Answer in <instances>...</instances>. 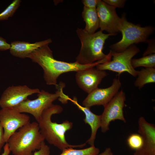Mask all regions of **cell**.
I'll use <instances>...</instances> for the list:
<instances>
[{
	"instance_id": "8",
	"label": "cell",
	"mask_w": 155,
	"mask_h": 155,
	"mask_svg": "<svg viewBox=\"0 0 155 155\" xmlns=\"http://www.w3.org/2000/svg\"><path fill=\"white\" fill-rule=\"evenodd\" d=\"M125 100V93L121 90L104 107V111L101 115L100 127L102 133H105L109 130V125L112 121L118 120L126 123L123 111Z\"/></svg>"
},
{
	"instance_id": "1",
	"label": "cell",
	"mask_w": 155,
	"mask_h": 155,
	"mask_svg": "<svg viewBox=\"0 0 155 155\" xmlns=\"http://www.w3.org/2000/svg\"><path fill=\"white\" fill-rule=\"evenodd\" d=\"M48 44L44 45L29 55L27 58L37 63L44 71L43 77L47 84L57 85V79L61 74L70 71L77 72L95 67L97 65L106 61L105 59L92 64L83 65L77 62L69 63L57 60L54 58L53 51Z\"/></svg>"
},
{
	"instance_id": "15",
	"label": "cell",
	"mask_w": 155,
	"mask_h": 155,
	"mask_svg": "<svg viewBox=\"0 0 155 155\" xmlns=\"http://www.w3.org/2000/svg\"><path fill=\"white\" fill-rule=\"evenodd\" d=\"M69 100L75 104L78 108L82 111L85 115L84 120L85 123L88 124L90 127L91 132L89 139L86 142L90 146H94L97 131L101 126V115H96L92 113L88 107L82 106L78 103L77 98L74 97L73 99L69 98Z\"/></svg>"
},
{
	"instance_id": "13",
	"label": "cell",
	"mask_w": 155,
	"mask_h": 155,
	"mask_svg": "<svg viewBox=\"0 0 155 155\" xmlns=\"http://www.w3.org/2000/svg\"><path fill=\"white\" fill-rule=\"evenodd\" d=\"M76 72L75 78L78 85L88 94L98 88L103 79L107 75L106 71L95 67Z\"/></svg>"
},
{
	"instance_id": "9",
	"label": "cell",
	"mask_w": 155,
	"mask_h": 155,
	"mask_svg": "<svg viewBox=\"0 0 155 155\" xmlns=\"http://www.w3.org/2000/svg\"><path fill=\"white\" fill-rule=\"evenodd\" d=\"M29 122V116L13 108L0 110V123L3 129V138L6 143L18 129Z\"/></svg>"
},
{
	"instance_id": "20",
	"label": "cell",
	"mask_w": 155,
	"mask_h": 155,
	"mask_svg": "<svg viewBox=\"0 0 155 155\" xmlns=\"http://www.w3.org/2000/svg\"><path fill=\"white\" fill-rule=\"evenodd\" d=\"M131 64L134 69L139 67L155 68V54L143 56L138 59H132Z\"/></svg>"
},
{
	"instance_id": "2",
	"label": "cell",
	"mask_w": 155,
	"mask_h": 155,
	"mask_svg": "<svg viewBox=\"0 0 155 155\" xmlns=\"http://www.w3.org/2000/svg\"><path fill=\"white\" fill-rule=\"evenodd\" d=\"M63 111L61 106L53 104L43 111L38 123L41 134L49 144L62 151L69 148H82L86 145V142L80 145H72L68 143L66 140L65 134L72 128V122L66 120L61 123H58L51 121L53 115L60 113Z\"/></svg>"
},
{
	"instance_id": "10",
	"label": "cell",
	"mask_w": 155,
	"mask_h": 155,
	"mask_svg": "<svg viewBox=\"0 0 155 155\" xmlns=\"http://www.w3.org/2000/svg\"><path fill=\"white\" fill-rule=\"evenodd\" d=\"M116 8L99 0L96 11L99 21L100 30H105L112 36L119 32L121 18L117 14Z\"/></svg>"
},
{
	"instance_id": "24",
	"label": "cell",
	"mask_w": 155,
	"mask_h": 155,
	"mask_svg": "<svg viewBox=\"0 0 155 155\" xmlns=\"http://www.w3.org/2000/svg\"><path fill=\"white\" fill-rule=\"evenodd\" d=\"M102 1L106 4L115 8H123L126 0H103Z\"/></svg>"
},
{
	"instance_id": "18",
	"label": "cell",
	"mask_w": 155,
	"mask_h": 155,
	"mask_svg": "<svg viewBox=\"0 0 155 155\" xmlns=\"http://www.w3.org/2000/svg\"><path fill=\"white\" fill-rule=\"evenodd\" d=\"M137 78L134 83L135 87L140 89L148 83L155 82V68H143L137 71Z\"/></svg>"
},
{
	"instance_id": "29",
	"label": "cell",
	"mask_w": 155,
	"mask_h": 155,
	"mask_svg": "<svg viewBox=\"0 0 155 155\" xmlns=\"http://www.w3.org/2000/svg\"><path fill=\"white\" fill-rule=\"evenodd\" d=\"M11 152L7 143L3 146V151L1 155H9Z\"/></svg>"
},
{
	"instance_id": "27",
	"label": "cell",
	"mask_w": 155,
	"mask_h": 155,
	"mask_svg": "<svg viewBox=\"0 0 155 155\" xmlns=\"http://www.w3.org/2000/svg\"><path fill=\"white\" fill-rule=\"evenodd\" d=\"M149 45L147 49L144 52L143 56H145L149 55L155 53V47L154 45V43H152L151 42V45Z\"/></svg>"
},
{
	"instance_id": "28",
	"label": "cell",
	"mask_w": 155,
	"mask_h": 155,
	"mask_svg": "<svg viewBox=\"0 0 155 155\" xmlns=\"http://www.w3.org/2000/svg\"><path fill=\"white\" fill-rule=\"evenodd\" d=\"M3 134V129L0 123V153L5 143H6L4 140Z\"/></svg>"
},
{
	"instance_id": "6",
	"label": "cell",
	"mask_w": 155,
	"mask_h": 155,
	"mask_svg": "<svg viewBox=\"0 0 155 155\" xmlns=\"http://www.w3.org/2000/svg\"><path fill=\"white\" fill-rule=\"evenodd\" d=\"M119 31L122 34L121 40L110 46L113 51L123 52L134 44L140 42H148L147 39L154 32V28L150 26L142 27L140 25L127 21L125 15L121 18Z\"/></svg>"
},
{
	"instance_id": "30",
	"label": "cell",
	"mask_w": 155,
	"mask_h": 155,
	"mask_svg": "<svg viewBox=\"0 0 155 155\" xmlns=\"http://www.w3.org/2000/svg\"><path fill=\"white\" fill-rule=\"evenodd\" d=\"M98 155H114L111 148L108 147L106 148L102 152Z\"/></svg>"
},
{
	"instance_id": "19",
	"label": "cell",
	"mask_w": 155,
	"mask_h": 155,
	"mask_svg": "<svg viewBox=\"0 0 155 155\" xmlns=\"http://www.w3.org/2000/svg\"><path fill=\"white\" fill-rule=\"evenodd\" d=\"M100 152L99 149L94 146L79 150L69 148L62 150L61 153L59 155H98Z\"/></svg>"
},
{
	"instance_id": "5",
	"label": "cell",
	"mask_w": 155,
	"mask_h": 155,
	"mask_svg": "<svg viewBox=\"0 0 155 155\" xmlns=\"http://www.w3.org/2000/svg\"><path fill=\"white\" fill-rule=\"evenodd\" d=\"M65 86V84L62 82L57 84L55 86L57 90L55 93H50L42 90L38 93V97L36 99L30 100L27 99L13 108L20 113L32 115L38 123L43 111L51 106L53 102L58 98L62 103L66 102L67 96L63 91Z\"/></svg>"
},
{
	"instance_id": "25",
	"label": "cell",
	"mask_w": 155,
	"mask_h": 155,
	"mask_svg": "<svg viewBox=\"0 0 155 155\" xmlns=\"http://www.w3.org/2000/svg\"><path fill=\"white\" fill-rule=\"evenodd\" d=\"M99 0H83L82 2L84 7L92 9H96Z\"/></svg>"
},
{
	"instance_id": "22",
	"label": "cell",
	"mask_w": 155,
	"mask_h": 155,
	"mask_svg": "<svg viewBox=\"0 0 155 155\" xmlns=\"http://www.w3.org/2000/svg\"><path fill=\"white\" fill-rule=\"evenodd\" d=\"M127 142L129 147L135 150L140 148L143 144L141 136L137 133H133L130 135L127 139Z\"/></svg>"
},
{
	"instance_id": "31",
	"label": "cell",
	"mask_w": 155,
	"mask_h": 155,
	"mask_svg": "<svg viewBox=\"0 0 155 155\" xmlns=\"http://www.w3.org/2000/svg\"><path fill=\"white\" fill-rule=\"evenodd\" d=\"M133 155H134L133 154Z\"/></svg>"
},
{
	"instance_id": "12",
	"label": "cell",
	"mask_w": 155,
	"mask_h": 155,
	"mask_svg": "<svg viewBox=\"0 0 155 155\" xmlns=\"http://www.w3.org/2000/svg\"><path fill=\"white\" fill-rule=\"evenodd\" d=\"M121 84L119 79L115 78L111 85L106 88H98L90 93L82 102L83 106L90 108L97 105L104 107L119 91Z\"/></svg>"
},
{
	"instance_id": "3",
	"label": "cell",
	"mask_w": 155,
	"mask_h": 155,
	"mask_svg": "<svg viewBox=\"0 0 155 155\" xmlns=\"http://www.w3.org/2000/svg\"><path fill=\"white\" fill-rule=\"evenodd\" d=\"M44 139L37 122H29L19 128L9 138L7 143L13 155H33L41 148Z\"/></svg>"
},
{
	"instance_id": "11",
	"label": "cell",
	"mask_w": 155,
	"mask_h": 155,
	"mask_svg": "<svg viewBox=\"0 0 155 155\" xmlns=\"http://www.w3.org/2000/svg\"><path fill=\"white\" fill-rule=\"evenodd\" d=\"M38 88L32 89L26 85L12 86L8 87L0 98L1 108H14L33 94L38 93Z\"/></svg>"
},
{
	"instance_id": "16",
	"label": "cell",
	"mask_w": 155,
	"mask_h": 155,
	"mask_svg": "<svg viewBox=\"0 0 155 155\" xmlns=\"http://www.w3.org/2000/svg\"><path fill=\"white\" fill-rule=\"evenodd\" d=\"M52 42L51 38L34 43L15 41L10 44V52L12 55L20 58H26L30 54L39 48Z\"/></svg>"
},
{
	"instance_id": "23",
	"label": "cell",
	"mask_w": 155,
	"mask_h": 155,
	"mask_svg": "<svg viewBox=\"0 0 155 155\" xmlns=\"http://www.w3.org/2000/svg\"><path fill=\"white\" fill-rule=\"evenodd\" d=\"M50 148L44 141L42 142L40 148L35 151L33 155H50Z\"/></svg>"
},
{
	"instance_id": "7",
	"label": "cell",
	"mask_w": 155,
	"mask_h": 155,
	"mask_svg": "<svg viewBox=\"0 0 155 155\" xmlns=\"http://www.w3.org/2000/svg\"><path fill=\"white\" fill-rule=\"evenodd\" d=\"M111 51L112 60L97 65L95 67L96 69L112 71L119 75L126 72L133 77L137 76V71L133 67L131 64L132 58L140 51L137 46L132 45L119 53Z\"/></svg>"
},
{
	"instance_id": "17",
	"label": "cell",
	"mask_w": 155,
	"mask_h": 155,
	"mask_svg": "<svg viewBox=\"0 0 155 155\" xmlns=\"http://www.w3.org/2000/svg\"><path fill=\"white\" fill-rule=\"evenodd\" d=\"M82 16L86 23L84 29L88 33L92 34L99 28V21L96 9L84 7Z\"/></svg>"
},
{
	"instance_id": "21",
	"label": "cell",
	"mask_w": 155,
	"mask_h": 155,
	"mask_svg": "<svg viewBox=\"0 0 155 155\" xmlns=\"http://www.w3.org/2000/svg\"><path fill=\"white\" fill-rule=\"evenodd\" d=\"M21 1L14 0L2 12L0 13V20H7L12 17L20 5Z\"/></svg>"
},
{
	"instance_id": "14",
	"label": "cell",
	"mask_w": 155,
	"mask_h": 155,
	"mask_svg": "<svg viewBox=\"0 0 155 155\" xmlns=\"http://www.w3.org/2000/svg\"><path fill=\"white\" fill-rule=\"evenodd\" d=\"M138 132L141 136L143 145L135 150L134 155H155V125L148 123L143 117L138 121Z\"/></svg>"
},
{
	"instance_id": "26",
	"label": "cell",
	"mask_w": 155,
	"mask_h": 155,
	"mask_svg": "<svg viewBox=\"0 0 155 155\" xmlns=\"http://www.w3.org/2000/svg\"><path fill=\"white\" fill-rule=\"evenodd\" d=\"M10 48V44L6 42L4 38L0 36V50L4 51L9 49Z\"/></svg>"
},
{
	"instance_id": "4",
	"label": "cell",
	"mask_w": 155,
	"mask_h": 155,
	"mask_svg": "<svg viewBox=\"0 0 155 155\" xmlns=\"http://www.w3.org/2000/svg\"><path fill=\"white\" fill-rule=\"evenodd\" d=\"M81 43L80 50L76 57V61L83 65L92 64L105 58L107 55L103 52L106 40L110 36L100 30L93 34H90L85 30L78 28L76 31Z\"/></svg>"
}]
</instances>
